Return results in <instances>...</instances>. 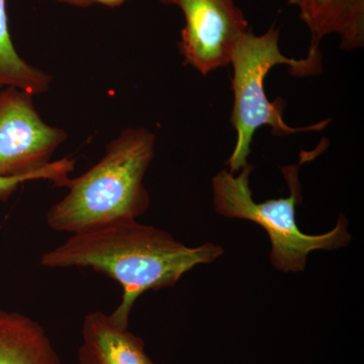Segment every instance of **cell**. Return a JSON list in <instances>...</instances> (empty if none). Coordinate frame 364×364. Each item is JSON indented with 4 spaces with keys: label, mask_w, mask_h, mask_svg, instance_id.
<instances>
[{
    "label": "cell",
    "mask_w": 364,
    "mask_h": 364,
    "mask_svg": "<svg viewBox=\"0 0 364 364\" xmlns=\"http://www.w3.org/2000/svg\"><path fill=\"white\" fill-rule=\"evenodd\" d=\"M223 254L218 244L188 247L164 230L127 220L71 235L40 261L47 268H91L116 280L123 296L109 316L119 327L129 328L143 294L174 287L196 265L214 262Z\"/></svg>",
    "instance_id": "obj_1"
},
{
    "label": "cell",
    "mask_w": 364,
    "mask_h": 364,
    "mask_svg": "<svg viewBox=\"0 0 364 364\" xmlns=\"http://www.w3.org/2000/svg\"><path fill=\"white\" fill-rule=\"evenodd\" d=\"M155 148L156 136L148 129H124L105 146L100 161L64 182L68 191L48 210V227L73 235L145 214L151 198L144 178Z\"/></svg>",
    "instance_id": "obj_2"
},
{
    "label": "cell",
    "mask_w": 364,
    "mask_h": 364,
    "mask_svg": "<svg viewBox=\"0 0 364 364\" xmlns=\"http://www.w3.org/2000/svg\"><path fill=\"white\" fill-rule=\"evenodd\" d=\"M250 163L235 176L222 169L212 181L213 205L215 212L227 219L246 220L259 225L270 240L269 260L273 267L282 272H303L308 255L313 251H334L346 247L352 240L348 221L340 215L336 226L321 235L303 233L296 224V205L303 203L299 182V164L280 166L289 188L287 198L256 203L250 189Z\"/></svg>",
    "instance_id": "obj_3"
},
{
    "label": "cell",
    "mask_w": 364,
    "mask_h": 364,
    "mask_svg": "<svg viewBox=\"0 0 364 364\" xmlns=\"http://www.w3.org/2000/svg\"><path fill=\"white\" fill-rule=\"evenodd\" d=\"M279 39L280 30L274 23L262 35H255L249 28L232 53L230 64L233 67L234 105L231 124L237 138L227 164L233 173L248 164L253 136L261 127L272 128L274 136H286L306 132H320L330 123V119H325L304 128H294L282 117L284 102L282 98H277L274 102L268 100L264 82L273 67L289 66V73L299 77L316 75L322 71V62L309 57L299 60L287 58L280 51Z\"/></svg>",
    "instance_id": "obj_4"
},
{
    "label": "cell",
    "mask_w": 364,
    "mask_h": 364,
    "mask_svg": "<svg viewBox=\"0 0 364 364\" xmlns=\"http://www.w3.org/2000/svg\"><path fill=\"white\" fill-rule=\"evenodd\" d=\"M33 97L14 86L0 88V177L31 176L62 188L75 167V159L51 161V158L68 134L46 123Z\"/></svg>",
    "instance_id": "obj_5"
},
{
    "label": "cell",
    "mask_w": 364,
    "mask_h": 364,
    "mask_svg": "<svg viewBox=\"0 0 364 364\" xmlns=\"http://www.w3.org/2000/svg\"><path fill=\"white\" fill-rule=\"evenodd\" d=\"M181 9L186 21L178 49L184 64L203 76L230 64L248 21L235 0H160Z\"/></svg>",
    "instance_id": "obj_6"
},
{
    "label": "cell",
    "mask_w": 364,
    "mask_h": 364,
    "mask_svg": "<svg viewBox=\"0 0 364 364\" xmlns=\"http://www.w3.org/2000/svg\"><path fill=\"white\" fill-rule=\"evenodd\" d=\"M299 11L311 33L308 55L322 62L320 45L325 37L339 38L340 48L353 52L364 47V0H287Z\"/></svg>",
    "instance_id": "obj_7"
},
{
    "label": "cell",
    "mask_w": 364,
    "mask_h": 364,
    "mask_svg": "<svg viewBox=\"0 0 364 364\" xmlns=\"http://www.w3.org/2000/svg\"><path fill=\"white\" fill-rule=\"evenodd\" d=\"M77 358L78 364H160L148 355L141 337L100 311L83 318Z\"/></svg>",
    "instance_id": "obj_8"
},
{
    "label": "cell",
    "mask_w": 364,
    "mask_h": 364,
    "mask_svg": "<svg viewBox=\"0 0 364 364\" xmlns=\"http://www.w3.org/2000/svg\"><path fill=\"white\" fill-rule=\"evenodd\" d=\"M0 364H63L47 332L23 314L0 310Z\"/></svg>",
    "instance_id": "obj_9"
},
{
    "label": "cell",
    "mask_w": 364,
    "mask_h": 364,
    "mask_svg": "<svg viewBox=\"0 0 364 364\" xmlns=\"http://www.w3.org/2000/svg\"><path fill=\"white\" fill-rule=\"evenodd\" d=\"M52 77L47 72L28 63L14 47L9 18L6 0H0V88H21L40 95L51 87Z\"/></svg>",
    "instance_id": "obj_10"
},
{
    "label": "cell",
    "mask_w": 364,
    "mask_h": 364,
    "mask_svg": "<svg viewBox=\"0 0 364 364\" xmlns=\"http://www.w3.org/2000/svg\"><path fill=\"white\" fill-rule=\"evenodd\" d=\"M32 181L36 179L31 176L0 177V198H7L20 184Z\"/></svg>",
    "instance_id": "obj_11"
},
{
    "label": "cell",
    "mask_w": 364,
    "mask_h": 364,
    "mask_svg": "<svg viewBox=\"0 0 364 364\" xmlns=\"http://www.w3.org/2000/svg\"><path fill=\"white\" fill-rule=\"evenodd\" d=\"M63 4H70L73 6L86 7L91 4H98L109 7H117L124 4L127 0H57Z\"/></svg>",
    "instance_id": "obj_12"
}]
</instances>
